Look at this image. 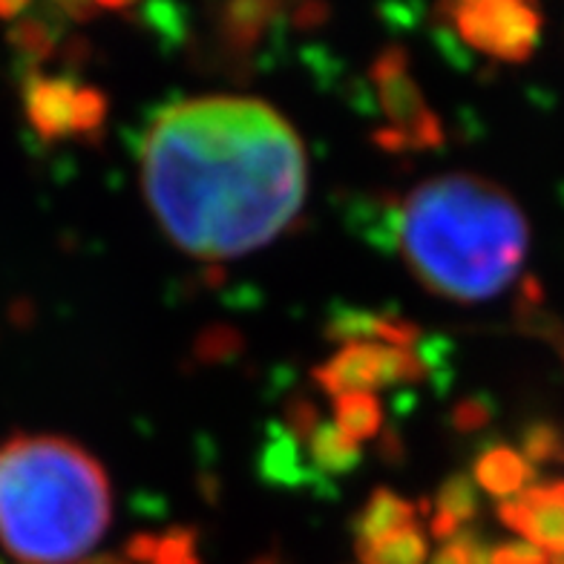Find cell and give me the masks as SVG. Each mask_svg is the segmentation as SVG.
<instances>
[{"label":"cell","mask_w":564,"mask_h":564,"mask_svg":"<svg viewBox=\"0 0 564 564\" xmlns=\"http://www.w3.org/2000/svg\"><path fill=\"white\" fill-rule=\"evenodd\" d=\"M153 564H202L196 553V533L187 528H173L159 539Z\"/></svg>","instance_id":"cell-24"},{"label":"cell","mask_w":564,"mask_h":564,"mask_svg":"<svg viewBox=\"0 0 564 564\" xmlns=\"http://www.w3.org/2000/svg\"><path fill=\"white\" fill-rule=\"evenodd\" d=\"M426 378V366L421 364L415 349L380 346V387H401Z\"/></svg>","instance_id":"cell-22"},{"label":"cell","mask_w":564,"mask_h":564,"mask_svg":"<svg viewBox=\"0 0 564 564\" xmlns=\"http://www.w3.org/2000/svg\"><path fill=\"white\" fill-rule=\"evenodd\" d=\"M430 564H469V556H467V539H464V530H460L458 535H455L453 542H446L444 547L435 553V558H432Z\"/></svg>","instance_id":"cell-30"},{"label":"cell","mask_w":564,"mask_h":564,"mask_svg":"<svg viewBox=\"0 0 564 564\" xmlns=\"http://www.w3.org/2000/svg\"><path fill=\"white\" fill-rule=\"evenodd\" d=\"M528 246L530 225L516 199L473 173L430 178L403 205V260L444 300L481 303L501 294Z\"/></svg>","instance_id":"cell-2"},{"label":"cell","mask_w":564,"mask_h":564,"mask_svg":"<svg viewBox=\"0 0 564 564\" xmlns=\"http://www.w3.org/2000/svg\"><path fill=\"white\" fill-rule=\"evenodd\" d=\"M421 15H423L421 7H383L380 9V18H387L389 26H401V30L415 26L417 18Z\"/></svg>","instance_id":"cell-32"},{"label":"cell","mask_w":564,"mask_h":564,"mask_svg":"<svg viewBox=\"0 0 564 564\" xmlns=\"http://www.w3.org/2000/svg\"><path fill=\"white\" fill-rule=\"evenodd\" d=\"M498 519L547 556H564V481L535 484L521 496L501 501Z\"/></svg>","instance_id":"cell-6"},{"label":"cell","mask_w":564,"mask_h":564,"mask_svg":"<svg viewBox=\"0 0 564 564\" xmlns=\"http://www.w3.org/2000/svg\"><path fill=\"white\" fill-rule=\"evenodd\" d=\"M156 547H159L156 535H150V533L133 535V539H130V542H127V547H124L127 562L153 564V558H156Z\"/></svg>","instance_id":"cell-29"},{"label":"cell","mask_w":564,"mask_h":564,"mask_svg":"<svg viewBox=\"0 0 564 564\" xmlns=\"http://www.w3.org/2000/svg\"><path fill=\"white\" fill-rule=\"evenodd\" d=\"M144 196L176 248L234 260L268 246L305 202L297 130L257 98L210 96L159 112L141 150Z\"/></svg>","instance_id":"cell-1"},{"label":"cell","mask_w":564,"mask_h":564,"mask_svg":"<svg viewBox=\"0 0 564 564\" xmlns=\"http://www.w3.org/2000/svg\"><path fill=\"white\" fill-rule=\"evenodd\" d=\"M260 478L274 487H289V490H300V487H312V490L328 496L332 487H326V478L319 476L317 469H308L300 464V446L291 438V432L285 426L271 423L268 426V438L262 444L260 453Z\"/></svg>","instance_id":"cell-10"},{"label":"cell","mask_w":564,"mask_h":564,"mask_svg":"<svg viewBox=\"0 0 564 564\" xmlns=\"http://www.w3.org/2000/svg\"><path fill=\"white\" fill-rule=\"evenodd\" d=\"M383 332H387V317L364 312V308H349V305H335L326 326L328 340L340 343V346L383 340Z\"/></svg>","instance_id":"cell-17"},{"label":"cell","mask_w":564,"mask_h":564,"mask_svg":"<svg viewBox=\"0 0 564 564\" xmlns=\"http://www.w3.org/2000/svg\"><path fill=\"white\" fill-rule=\"evenodd\" d=\"M69 18L64 15L61 3H41V7H26L18 21L9 26V44L15 46L23 58L30 61V67L35 69L41 61L53 58L58 50L61 35L67 32Z\"/></svg>","instance_id":"cell-12"},{"label":"cell","mask_w":564,"mask_h":564,"mask_svg":"<svg viewBox=\"0 0 564 564\" xmlns=\"http://www.w3.org/2000/svg\"><path fill=\"white\" fill-rule=\"evenodd\" d=\"M492 564H550L547 553L539 550L530 542H512V544H498L492 550Z\"/></svg>","instance_id":"cell-28"},{"label":"cell","mask_w":564,"mask_h":564,"mask_svg":"<svg viewBox=\"0 0 564 564\" xmlns=\"http://www.w3.org/2000/svg\"><path fill=\"white\" fill-rule=\"evenodd\" d=\"M349 228L357 237H364L369 246L392 253L401 246L403 208L392 196H375V199H357L349 210Z\"/></svg>","instance_id":"cell-14"},{"label":"cell","mask_w":564,"mask_h":564,"mask_svg":"<svg viewBox=\"0 0 564 564\" xmlns=\"http://www.w3.org/2000/svg\"><path fill=\"white\" fill-rule=\"evenodd\" d=\"M107 121V96L96 87H78L75 98V135L96 139L101 135V127Z\"/></svg>","instance_id":"cell-23"},{"label":"cell","mask_w":564,"mask_h":564,"mask_svg":"<svg viewBox=\"0 0 564 564\" xmlns=\"http://www.w3.org/2000/svg\"><path fill=\"white\" fill-rule=\"evenodd\" d=\"M535 467H530L524 455L516 453L512 446L496 444L476 460V481L484 492L496 498H516L533 484Z\"/></svg>","instance_id":"cell-13"},{"label":"cell","mask_w":564,"mask_h":564,"mask_svg":"<svg viewBox=\"0 0 564 564\" xmlns=\"http://www.w3.org/2000/svg\"><path fill=\"white\" fill-rule=\"evenodd\" d=\"M319 426V412L312 401L305 398H297L285 406V430L291 432V438L297 444H305L312 438V432Z\"/></svg>","instance_id":"cell-26"},{"label":"cell","mask_w":564,"mask_h":564,"mask_svg":"<svg viewBox=\"0 0 564 564\" xmlns=\"http://www.w3.org/2000/svg\"><path fill=\"white\" fill-rule=\"evenodd\" d=\"M23 12H26V3H0V21H12Z\"/></svg>","instance_id":"cell-34"},{"label":"cell","mask_w":564,"mask_h":564,"mask_svg":"<svg viewBox=\"0 0 564 564\" xmlns=\"http://www.w3.org/2000/svg\"><path fill=\"white\" fill-rule=\"evenodd\" d=\"M216 15V37L225 53L234 58H248L253 46H260L262 35L276 18L282 15L280 3H225L214 9Z\"/></svg>","instance_id":"cell-11"},{"label":"cell","mask_w":564,"mask_h":564,"mask_svg":"<svg viewBox=\"0 0 564 564\" xmlns=\"http://www.w3.org/2000/svg\"><path fill=\"white\" fill-rule=\"evenodd\" d=\"M110 481L87 449L53 435L0 446V544L23 564H69L110 528Z\"/></svg>","instance_id":"cell-3"},{"label":"cell","mask_w":564,"mask_h":564,"mask_svg":"<svg viewBox=\"0 0 564 564\" xmlns=\"http://www.w3.org/2000/svg\"><path fill=\"white\" fill-rule=\"evenodd\" d=\"M556 564H564V556H562V558H558V562H556Z\"/></svg>","instance_id":"cell-36"},{"label":"cell","mask_w":564,"mask_h":564,"mask_svg":"<svg viewBox=\"0 0 564 564\" xmlns=\"http://www.w3.org/2000/svg\"><path fill=\"white\" fill-rule=\"evenodd\" d=\"M492 421V403L487 398H467L453 409V426L458 432H476Z\"/></svg>","instance_id":"cell-27"},{"label":"cell","mask_w":564,"mask_h":564,"mask_svg":"<svg viewBox=\"0 0 564 564\" xmlns=\"http://www.w3.org/2000/svg\"><path fill=\"white\" fill-rule=\"evenodd\" d=\"M61 9H64V15L69 18V23H87L89 18H96L98 12H101L98 3H78V0H67V3H61Z\"/></svg>","instance_id":"cell-33"},{"label":"cell","mask_w":564,"mask_h":564,"mask_svg":"<svg viewBox=\"0 0 564 564\" xmlns=\"http://www.w3.org/2000/svg\"><path fill=\"white\" fill-rule=\"evenodd\" d=\"M305 446H308L314 469H317L323 478L349 476L351 469L360 467V460H364L360 444L346 438L335 423H319L317 430L312 432V438L305 441Z\"/></svg>","instance_id":"cell-15"},{"label":"cell","mask_w":564,"mask_h":564,"mask_svg":"<svg viewBox=\"0 0 564 564\" xmlns=\"http://www.w3.org/2000/svg\"><path fill=\"white\" fill-rule=\"evenodd\" d=\"M328 21V7H323V3H305V7H297L294 9V26L297 30H314V26H319V23Z\"/></svg>","instance_id":"cell-31"},{"label":"cell","mask_w":564,"mask_h":564,"mask_svg":"<svg viewBox=\"0 0 564 564\" xmlns=\"http://www.w3.org/2000/svg\"><path fill=\"white\" fill-rule=\"evenodd\" d=\"M141 21L153 35L162 41V46L173 50V46H182L191 35V26H187V9L173 7V3H144L139 9Z\"/></svg>","instance_id":"cell-21"},{"label":"cell","mask_w":564,"mask_h":564,"mask_svg":"<svg viewBox=\"0 0 564 564\" xmlns=\"http://www.w3.org/2000/svg\"><path fill=\"white\" fill-rule=\"evenodd\" d=\"M323 392L343 398V394H360L380 389V346L378 343H351L343 346L328 364L314 369Z\"/></svg>","instance_id":"cell-9"},{"label":"cell","mask_w":564,"mask_h":564,"mask_svg":"<svg viewBox=\"0 0 564 564\" xmlns=\"http://www.w3.org/2000/svg\"><path fill=\"white\" fill-rule=\"evenodd\" d=\"M78 564H130L127 558L121 556H112V553H105V556H93V558H84V562Z\"/></svg>","instance_id":"cell-35"},{"label":"cell","mask_w":564,"mask_h":564,"mask_svg":"<svg viewBox=\"0 0 564 564\" xmlns=\"http://www.w3.org/2000/svg\"><path fill=\"white\" fill-rule=\"evenodd\" d=\"M521 455L533 464H564V432L556 423L533 421L521 430Z\"/></svg>","instance_id":"cell-20"},{"label":"cell","mask_w":564,"mask_h":564,"mask_svg":"<svg viewBox=\"0 0 564 564\" xmlns=\"http://www.w3.org/2000/svg\"><path fill=\"white\" fill-rule=\"evenodd\" d=\"M426 553H430V544H426V535L412 524V528L394 533L392 539H387L383 544H378L375 550H369L360 562L369 564H426Z\"/></svg>","instance_id":"cell-19"},{"label":"cell","mask_w":564,"mask_h":564,"mask_svg":"<svg viewBox=\"0 0 564 564\" xmlns=\"http://www.w3.org/2000/svg\"><path fill=\"white\" fill-rule=\"evenodd\" d=\"M438 15L449 18L464 44L510 64L528 61L542 35V12L521 0H460Z\"/></svg>","instance_id":"cell-4"},{"label":"cell","mask_w":564,"mask_h":564,"mask_svg":"<svg viewBox=\"0 0 564 564\" xmlns=\"http://www.w3.org/2000/svg\"><path fill=\"white\" fill-rule=\"evenodd\" d=\"M417 510L426 512V505H412V501L401 498L398 492L387 490V487L371 492L364 510L357 512L355 521H351L357 556L364 558L369 550H375L378 544L392 539L394 533L412 528Z\"/></svg>","instance_id":"cell-8"},{"label":"cell","mask_w":564,"mask_h":564,"mask_svg":"<svg viewBox=\"0 0 564 564\" xmlns=\"http://www.w3.org/2000/svg\"><path fill=\"white\" fill-rule=\"evenodd\" d=\"M478 507H481L478 490L467 473H453L449 478H444L438 498H435V512H441L446 519H453L455 524L464 530V524L478 516Z\"/></svg>","instance_id":"cell-18"},{"label":"cell","mask_w":564,"mask_h":564,"mask_svg":"<svg viewBox=\"0 0 564 564\" xmlns=\"http://www.w3.org/2000/svg\"><path fill=\"white\" fill-rule=\"evenodd\" d=\"M78 87L73 75H55L46 78L32 69L23 84V107L32 130L44 141H58L75 135V98Z\"/></svg>","instance_id":"cell-7"},{"label":"cell","mask_w":564,"mask_h":564,"mask_svg":"<svg viewBox=\"0 0 564 564\" xmlns=\"http://www.w3.org/2000/svg\"><path fill=\"white\" fill-rule=\"evenodd\" d=\"M335 417L337 430L351 438L355 444L371 441L383 426V409L375 394L360 392V394H343L335 398Z\"/></svg>","instance_id":"cell-16"},{"label":"cell","mask_w":564,"mask_h":564,"mask_svg":"<svg viewBox=\"0 0 564 564\" xmlns=\"http://www.w3.org/2000/svg\"><path fill=\"white\" fill-rule=\"evenodd\" d=\"M371 82L378 87L380 110L389 127L406 141V150H435L444 144V124L426 107L421 87L409 75V55L403 46H387L371 64Z\"/></svg>","instance_id":"cell-5"},{"label":"cell","mask_w":564,"mask_h":564,"mask_svg":"<svg viewBox=\"0 0 564 564\" xmlns=\"http://www.w3.org/2000/svg\"><path fill=\"white\" fill-rule=\"evenodd\" d=\"M239 351V335L228 326H214L196 340V357L202 364H219Z\"/></svg>","instance_id":"cell-25"}]
</instances>
